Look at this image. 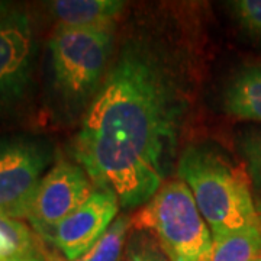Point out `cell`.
<instances>
[{
    "label": "cell",
    "instance_id": "8",
    "mask_svg": "<svg viewBox=\"0 0 261 261\" xmlns=\"http://www.w3.org/2000/svg\"><path fill=\"white\" fill-rule=\"evenodd\" d=\"M119 207V200L113 193L96 189L83 205L57 225L48 240L65 260H79L108 231L118 218Z\"/></svg>",
    "mask_w": 261,
    "mask_h": 261
},
{
    "label": "cell",
    "instance_id": "2",
    "mask_svg": "<svg viewBox=\"0 0 261 261\" xmlns=\"http://www.w3.org/2000/svg\"><path fill=\"white\" fill-rule=\"evenodd\" d=\"M177 178L186 183L212 238L255 222L261 205L252 195L250 176L207 145H190L176 163Z\"/></svg>",
    "mask_w": 261,
    "mask_h": 261
},
{
    "label": "cell",
    "instance_id": "6",
    "mask_svg": "<svg viewBox=\"0 0 261 261\" xmlns=\"http://www.w3.org/2000/svg\"><path fill=\"white\" fill-rule=\"evenodd\" d=\"M94 190L93 181L80 164L61 160L39 183L27 219L39 237L48 240L57 225L83 205Z\"/></svg>",
    "mask_w": 261,
    "mask_h": 261
},
{
    "label": "cell",
    "instance_id": "16",
    "mask_svg": "<svg viewBox=\"0 0 261 261\" xmlns=\"http://www.w3.org/2000/svg\"><path fill=\"white\" fill-rule=\"evenodd\" d=\"M229 5L240 25L252 37L261 38V0H235Z\"/></svg>",
    "mask_w": 261,
    "mask_h": 261
},
{
    "label": "cell",
    "instance_id": "4",
    "mask_svg": "<svg viewBox=\"0 0 261 261\" xmlns=\"http://www.w3.org/2000/svg\"><path fill=\"white\" fill-rule=\"evenodd\" d=\"M157 238L170 261H212L214 240L195 197L180 178L166 181L132 218Z\"/></svg>",
    "mask_w": 261,
    "mask_h": 261
},
{
    "label": "cell",
    "instance_id": "5",
    "mask_svg": "<svg viewBox=\"0 0 261 261\" xmlns=\"http://www.w3.org/2000/svg\"><path fill=\"white\" fill-rule=\"evenodd\" d=\"M51 161L53 151L45 141L25 137L0 141V215L28 218Z\"/></svg>",
    "mask_w": 261,
    "mask_h": 261
},
{
    "label": "cell",
    "instance_id": "18",
    "mask_svg": "<svg viewBox=\"0 0 261 261\" xmlns=\"http://www.w3.org/2000/svg\"><path fill=\"white\" fill-rule=\"evenodd\" d=\"M13 10V8H10V5L8 3H3V2H0V22L3 20V19L6 18L8 15H9L10 12Z\"/></svg>",
    "mask_w": 261,
    "mask_h": 261
},
{
    "label": "cell",
    "instance_id": "10",
    "mask_svg": "<svg viewBox=\"0 0 261 261\" xmlns=\"http://www.w3.org/2000/svg\"><path fill=\"white\" fill-rule=\"evenodd\" d=\"M224 108L233 118L261 122V64L245 67L233 77L225 92Z\"/></svg>",
    "mask_w": 261,
    "mask_h": 261
},
{
    "label": "cell",
    "instance_id": "9",
    "mask_svg": "<svg viewBox=\"0 0 261 261\" xmlns=\"http://www.w3.org/2000/svg\"><path fill=\"white\" fill-rule=\"evenodd\" d=\"M125 9L118 0H56L48 3L57 27L74 29H115Z\"/></svg>",
    "mask_w": 261,
    "mask_h": 261
},
{
    "label": "cell",
    "instance_id": "7",
    "mask_svg": "<svg viewBox=\"0 0 261 261\" xmlns=\"http://www.w3.org/2000/svg\"><path fill=\"white\" fill-rule=\"evenodd\" d=\"M37 56L29 16L13 9L0 22V112L18 105L28 92Z\"/></svg>",
    "mask_w": 261,
    "mask_h": 261
},
{
    "label": "cell",
    "instance_id": "12",
    "mask_svg": "<svg viewBox=\"0 0 261 261\" xmlns=\"http://www.w3.org/2000/svg\"><path fill=\"white\" fill-rule=\"evenodd\" d=\"M41 252L37 232L20 219L0 215V261Z\"/></svg>",
    "mask_w": 261,
    "mask_h": 261
},
{
    "label": "cell",
    "instance_id": "17",
    "mask_svg": "<svg viewBox=\"0 0 261 261\" xmlns=\"http://www.w3.org/2000/svg\"><path fill=\"white\" fill-rule=\"evenodd\" d=\"M5 261H49L44 255V252H34V254H28V255H20V257H15V258H9Z\"/></svg>",
    "mask_w": 261,
    "mask_h": 261
},
{
    "label": "cell",
    "instance_id": "14",
    "mask_svg": "<svg viewBox=\"0 0 261 261\" xmlns=\"http://www.w3.org/2000/svg\"><path fill=\"white\" fill-rule=\"evenodd\" d=\"M122 261H170L154 235L138 231L128 240Z\"/></svg>",
    "mask_w": 261,
    "mask_h": 261
},
{
    "label": "cell",
    "instance_id": "13",
    "mask_svg": "<svg viewBox=\"0 0 261 261\" xmlns=\"http://www.w3.org/2000/svg\"><path fill=\"white\" fill-rule=\"evenodd\" d=\"M132 225V218L126 215L118 216L102 238L75 261H122Z\"/></svg>",
    "mask_w": 261,
    "mask_h": 261
},
{
    "label": "cell",
    "instance_id": "1",
    "mask_svg": "<svg viewBox=\"0 0 261 261\" xmlns=\"http://www.w3.org/2000/svg\"><path fill=\"white\" fill-rule=\"evenodd\" d=\"M189 109L186 57L157 32H137L113 56L84 111L73 142L75 163L121 207H142L174 167Z\"/></svg>",
    "mask_w": 261,
    "mask_h": 261
},
{
    "label": "cell",
    "instance_id": "19",
    "mask_svg": "<svg viewBox=\"0 0 261 261\" xmlns=\"http://www.w3.org/2000/svg\"><path fill=\"white\" fill-rule=\"evenodd\" d=\"M257 261H261V258H260V260H257Z\"/></svg>",
    "mask_w": 261,
    "mask_h": 261
},
{
    "label": "cell",
    "instance_id": "3",
    "mask_svg": "<svg viewBox=\"0 0 261 261\" xmlns=\"http://www.w3.org/2000/svg\"><path fill=\"white\" fill-rule=\"evenodd\" d=\"M115 29L57 27L48 41L53 86L60 100L75 112L89 108L113 58Z\"/></svg>",
    "mask_w": 261,
    "mask_h": 261
},
{
    "label": "cell",
    "instance_id": "11",
    "mask_svg": "<svg viewBox=\"0 0 261 261\" xmlns=\"http://www.w3.org/2000/svg\"><path fill=\"white\" fill-rule=\"evenodd\" d=\"M214 240L212 261H257L261 258V215L243 229Z\"/></svg>",
    "mask_w": 261,
    "mask_h": 261
},
{
    "label": "cell",
    "instance_id": "15",
    "mask_svg": "<svg viewBox=\"0 0 261 261\" xmlns=\"http://www.w3.org/2000/svg\"><path fill=\"white\" fill-rule=\"evenodd\" d=\"M240 148L247 163L248 176L261 195V129L247 132L241 140Z\"/></svg>",
    "mask_w": 261,
    "mask_h": 261
}]
</instances>
